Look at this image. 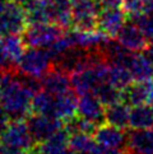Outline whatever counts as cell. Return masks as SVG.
Returning a JSON list of instances; mask_svg holds the SVG:
<instances>
[{
  "label": "cell",
  "instance_id": "5bb4252c",
  "mask_svg": "<svg viewBox=\"0 0 153 154\" xmlns=\"http://www.w3.org/2000/svg\"><path fill=\"white\" fill-rule=\"evenodd\" d=\"M129 119L130 106L124 101L110 104V106H105V120L107 124L126 130L129 128Z\"/></svg>",
  "mask_w": 153,
  "mask_h": 154
},
{
  "label": "cell",
  "instance_id": "ffe728a7",
  "mask_svg": "<svg viewBox=\"0 0 153 154\" xmlns=\"http://www.w3.org/2000/svg\"><path fill=\"white\" fill-rule=\"evenodd\" d=\"M95 94L100 98L101 102L105 104V106H110V104L123 101V91L116 88L115 85L110 84V83L102 84L97 89V92Z\"/></svg>",
  "mask_w": 153,
  "mask_h": 154
},
{
  "label": "cell",
  "instance_id": "d6986e66",
  "mask_svg": "<svg viewBox=\"0 0 153 154\" xmlns=\"http://www.w3.org/2000/svg\"><path fill=\"white\" fill-rule=\"evenodd\" d=\"M55 109V96L46 91H38L35 93L32 100V112L31 113H41L54 116Z\"/></svg>",
  "mask_w": 153,
  "mask_h": 154
},
{
  "label": "cell",
  "instance_id": "7c38bea8",
  "mask_svg": "<svg viewBox=\"0 0 153 154\" xmlns=\"http://www.w3.org/2000/svg\"><path fill=\"white\" fill-rule=\"evenodd\" d=\"M93 136L100 145L111 148H126V134L124 133V130L107 122L98 125Z\"/></svg>",
  "mask_w": 153,
  "mask_h": 154
},
{
  "label": "cell",
  "instance_id": "83f0119b",
  "mask_svg": "<svg viewBox=\"0 0 153 154\" xmlns=\"http://www.w3.org/2000/svg\"><path fill=\"white\" fill-rule=\"evenodd\" d=\"M149 107H151V109H152V113H153V100H152V102L149 103Z\"/></svg>",
  "mask_w": 153,
  "mask_h": 154
},
{
  "label": "cell",
  "instance_id": "3957f363",
  "mask_svg": "<svg viewBox=\"0 0 153 154\" xmlns=\"http://www.w3.org/2000/svg\"><path fill=\"white\" fill-rule=\"evenodd\" d=\"M65 28L55 23L28 24L22 32V37L28 47L50 48L65 33Z\"/></svg>",
  "mask_w": 153,
  "mask_h": 154
},
{
  "label": "cell",
  "instance_id": "e0dca14e",
  "mask_svg": "<svg viewBox=\"0 0 153 154\" xmlns=\"http://www.w3.org/2000/svg\"><path fill=\"white\" fill-rule=\"evenodd\" d=\"M129 126L132 129H147L153 126V113L147 104L133 106L130 108Z\"/></svg>",
  "mask_w": 153,
  "mask_h": 154
},
{
  "label": "cell",
  "instance_id": "8fae6325",
  "mask_svg": "<svg viewBox=\"0 0 153 154\" xmlns=\"http://www.w3.org/2000/svg\"><path fill=\"white\" fill-rule=\"evenodd\" d=\"M70 74L60 70L58 68H52L46 75L41 78V87L43 91L51 93L54 96L63 94V93L72 89V76Z\"/></svg>",
  "mask_w": 153,
  "mask_h": 154
},
{
  "label": "cell",
  "instance_id": "7402d4cb",
  "mask_svg": "<svg viewBox=\"0 0 153 154\" xmlns=\"http://www.w3.org/2000/svg\"><path fill=\"white\" fill-rule=\"evenodd\" d=\"M13 69H15V64H13L9 60V57L7 56V54H5L4 48L2 46V43H0V75L5 73V71H9Z\"/></svg>",
  "mask_w": 153,
  "mask_h": 154
},
{
  "label": "cell",
  "instance_id": "52a82bcc",
  "mask_svg": "<svg viewBox=\"0 0 153 154\" xmlns=\"http://www.w3.org/2000/svg\"><path fill=\"white\" fill-rule=\"evenodd\" d=\"M128 14L123 7L103 8L98 15V29L106 33L108 37L115 38L121 27L125 24Z\"/></svg>",
  "mask_w": 153,
  "mask_h": 154
},
{
  "label": "cell",
  "instance_id": "277c9868",
  "mask_svg": "<svg viewBox=\"0 0 153 154\" xmlns=\"http://www.w3.org/2000/svg\"><path fill=\"white\" fill-rule=\"evenodd\" d=\"M72 28L80 31L98 29V15L101 12L98 0H72Z\"/></svg>",
  "mask_w": 153,
  "mask_h": 154
},
{
  "label": "cell",
  "instance_id": "ba28073f",
  "mask_svg": "<svg viewBox=\"0 0 153 154\" xmlns=\"http://www.w3.org/2000/svg\"><path fill=\"white\" fill-rule=\"evenodd\" d=\"M153 100V79L135 80L123 89V101L129 106L149 104Z\"/></svg>",
  "mask_w": 153,
  "mask_h": 154
},
{
  "label": "cell",
  "instance_id": "d4e9b609",
  "mask_svg": "<svg viewBox=\"0 0 153 154\" xmlns=\"http://www.w3.org/2000/svg\"><path fill=\"white\" fill-rule=\"evenodd\" d=\"M5 4V3H4ZM4 4H0V37L5 36V26H4V17H3V8Z\"/></svg>",
  "mask_w": 153,
  "mask_h": 154
},
{
  "label": "cell",
  "instance_id": "6da1fadb",
  "mask_svg": "<svg viewBox=\"0 0 153 154\" xmlns=\"http://www.w3.org/2000/svg\"><path fill=\"white\" fill-rule=\"evenodd\" d=\"M54 68V59L47 48L30 47L18 60L15 69L19 74L41 79Z\"/></svg>",
  "mask_w": 153,
  "mask_h": 154
},
{
  "label": "cell",
  "instance_id": "4fadbf2b",
  "mask_svg": "<svg viewBox=\"0 0 153 154\" xmlns=\"http://www.w3.org/2000/svg\"><path fill=\"white\" fill-rule=\"evenodd\" d=\"M78 94L75 91H68L63 94L55 96V109L54 117H58L61 121H67L74 117L78 112Z\"/></svg>",
  "mask_w": 153,
  "mask_h": 154
},
{
  "label": "cell",
  "instance_id": "ac0fdd59",
  "mask_svg": "<svg viewBox=\"0 0 153 154\" xmlns=\"http://www.w3.org/2000/svg\"><path fill=\"white\" fill-rule=\"evenodd\" d=\"M98 143L95 136L86 133H73L69 137V148L74 153L93 154Z\"/></svg>",
  "mask_w": 153,
  "mask_h": 154
},
{
  "label": "cell",
  "instance_id": "4316f807",
  "mask_svg": "<svg viewBox=\"0 0 153 154\" xmlns=\"http://www.w3.org/2000/svg\"><path fill=\"white\" fill-rule=\"evenodd\" d=\"M13 2H15L17 4H19V5H22V7H24V5L30 2V0H13Z\"/></svg>",
  "mask_w": 153,
  "mask_h": 154
},
{
  "label": "cell",
  "instance_id": "484cf974",
  "mask_svg": "<svg viewBox=\"0 0 153 154\" xmlns=\"http://www.w3.org/2000/svg\"><path fill=\"white\" fill-rule=\"evenodd\" d=\"M143 54H144L145 56L148 57V59L151 60V61L153 63V42H151L149 45L147 46V48H145V50L143 51Z\"/></svg>",
  "mask_w": 153,
  "mask_h": 154
},
{
  "label": "cell",
  "instance_id": "30bf717a",
  "mask_svg": "<svg viewBox=\"0 0 153 154\" xmlns=\"http://www.w3.org/2000/svg\"><path fill=\"white\" fill-rule=\"evenodd\" d=\"M78 115L97 125L106 122L105 120V104L96 94H83L78 98Z\"/></svg>",
  "mask_w": 153,
  "mask_h": 154
},
{
  "label": "cell",
  "instance_id": "9a60e30c",
  "mask_svg": "<svg viewBox=\"0 0 153 154\" xmlns=\"http://www.w3.org/2000/svg\"><path fill=\"white\" fill-rule=\"evenodd\" d=\"M0 43L4 48L7 56L13 64L17 65L18 60L20 56L23 55L26 51V42L23 40V37L17 35V33H10V35H5L3 37H0Z\"/></svg>",
  "mask_w": 153,
  "mask_h": 154
},
{
  "label": "cell",
  "instance_id": "9c48e42d",
  "mask_svg": "<svg viewBox=\"0 0 153 154\" xmlns=\"http://www.w3.org/2000/svg\"><path fill=\"white\" fill-rule=\"evenodd\" d=\"M128 154H153V126L147 129H132L126 134Z\"/></svg>",
  "mask_w": 153,
  "mask_h": 154
},
{
  "label": "cell",
  "instance_id": "f1b7e54d",
  "mask_svg": "<svg viewBox=\"0 0 153 154\" xmlns=\"http://www.w3.org/2000/svg\"><path fill=\"white\" fill-rule=\"evenodd\" d=\"M7 2H9V0H0V4H4V3H7Z\"/></svg>",
  "mask_w": 153,
  "mask_h": 154
},
{
  "label": "cell",
  "instance_id": "8992f818",
  "mask_svg": "<svg viewBox=\"0 0 153 154\" xmlns=\"http://www.w3.org/2000/svg\"><path fill=\"white\" fill-rule=\"evenodd\" d=\"M115 38L121 46L135 52H143L151 43L138 23L133 19L125 22V24L121 27Z\"/></svg>",
  "mask_w": 153,
  "mask_h": 154
},
{
  "label": "cell",
  "instance_id": "7a4b0ae2",
  "mask_svg": "<svg viewBox=\"0 0 153 154\" xmlns=\"http://www.w3.org/2000/svg\"><path fill=\"white\" fill-rule=\"evenodd\" d=\"M0 144L12 149L30 152L37 143L31 134L26 119H19L10 120V122L0 133Z\"/></svg>",
  "mask_w": 153,
  "mask_h": 154
},
{
  "label": "cell",
  "instance_id": "cb8c5ba5",
  "mask_svg": "<svg viewBox=\"0 0 153 154\" xmlns=\"http://www.w3.org/2000/svg\"><path fill=\"white\" fill-rule=\"evenodd\" d=\"M10 122V117L9 115L7 113V111L4 109V107L2 106V103H0V133L5 129V126Z\"/></svg>",
  "mask_w": 153,
  "mask_h": 154
},
{
  "label": "cell",
  "instance_id": "2e32d148",
  "mask_svg": "<svg viewBox=\"0 0 153 154\" xmlns=\"http://www.w3.org/2000/svg\"><path fill=\"white\" fill-rule=\"evenodd\" d=\"M133 75L130 70L121 63L108 61V83L115 85L119 89H125L133 83Z\"/></svg>",
  "mask_w": 153,
  "mask_h": 154
},
{
  "label": "cell",
  "instance_id": "603a6c76",
  "mask_svg": "<svg viewBox=\"0 0 153 154\" xmlns=\"http://www.w3.org/2000/svg\"><path fill=\"white\" fill-rule=\"evenodd\" d=\"M93 154H128L125 148H111L97 144Z\"/></svg>",
  "mask_w": 153,
  "mask_h": 154
},
{
  "label": "cell",
  "instance_id": "5b68a950",
  "mask_svg": "<svg viewBox=\"0 0 153 154\" xmlns=\"http://www.w3.org/2000/svg\"><path fill=\"white\" fill-rule=\"evenodd\" d=\"M26 121L36 143L46 140L48 136H51L56 131L64 128V121L58 117L48 116V115L31 113L26 119Z\"/></svg>",
  "mask_w": 153,
  "mask_h": 154
},
{
  "label": "cell",
  "instance_id": "44dd1931",
  "mask_svg": "<svg viewBox=\"0 0 153 154\" xmlns=\"http://www.w3.org/2000/svg\"><path fill=\"white\" fill-rule=\"evenodd\" d=\"M147 0H123L124 9L130 19L136 18L142 13H144Z\"/></svg>",
  "mask_w": 153,
  "mask_h": 154
}]
</instances>
